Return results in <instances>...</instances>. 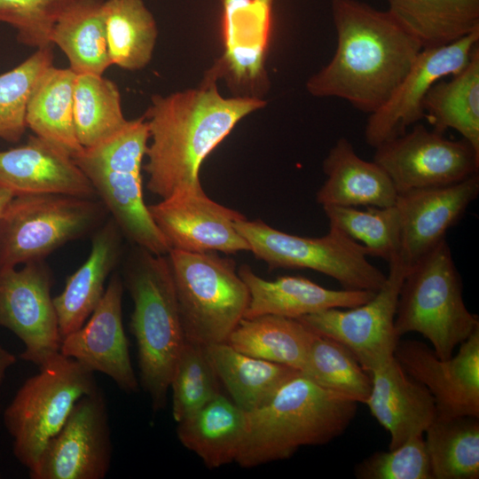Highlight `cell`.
Returning a JSON list of instances; mask_svg holds the SVG:
<instances>
[{
	"mask_svg": "<svg viewBox=\"0 0 479 479\" xmlns=\"http://www.w3.org/2000/svg\"><path fill=\"white\" fill-rule=\"evenodd\" d=\"M354 473L359 479H432L423 435L372 454L355 467Z\"/></svg>",
	"mask_w": 479,
	"mask_h": 479,
	"instance_id": "60d3db41",
	"label": "cell"
},
{
	"mask_svg": "<svg viewBox=\"0 0 479 479\" xmlns=\"http://www.w3.org/2000/svg\"><path fill=\"white\" fill-rule=\"evenodd\" d=\"M423 109L434 130L444 134L448 129L455 130L479 152L478 45L461 71L428 90Z\"/></svg>",
	"mask_w": 479,
	"mask_h": 479,
	"instance_id": "4dcf8cb0",
	"label": "cell"
},
{
	"mask_svg": "<svg viewBox=\"0 0 479 479\" xmlns=\"http://www.w3.org/2000/svg\"><path fill=\"white\" fill-rule=\"evenodd\" d=\"M16 361L17 359L12 353L0 346V387L6 376L8 370L16 363Z\"/></svg>",
	"mask_w": 479,
	"mask_h": 479,
	"instance_id": "b9f144b4",
	"label": "cell"
},
{
	"mask_svg": "<svg viewBox=\"0 0 479 479\" xmlns=\"http://www.w3.org/2000/svg\"><path fill=\"white\" fill-rule=\"evenodd\" d=\"M102 4L103 0H75L53 27L51 44L65 53L76 75H103L112 66Z\"/></svg>",
	"mask_w": 479,
	"mask_h": 479,
	"instance_id": "1f68e13d",
	"label": "cell"
},
{
	"mask_svg": "<svg viewBox=\"0 0 479 479\" xmlns=\"http://www.w3.org/2000/svg\"><path fill=\"white\" fill-rule=\"evenodd\" d=\"M216 80L208 72L198 87L151 98L144 115L150 134L144 169L148 190L161 200L202 191L204 160L240 121L266 105L256 97L224 98Z\"/></svg>",
	"mask_w": 479,
	"mask_h": 479,
	"instance_id": "6da1fadb",
	"label": "cell"
},
{
	"mask_svg": "<svg viewBox=\"0 0 479 479\" xmlns=\"http://www.w3.org/2000/svg\"><path fill=\"white\" fill-rule=\"evenodd\" d=\"M107 52L112 65L135 71L152 59L158 30L143 0H106L102 4Z\"/></svg>",
	"mask_w": 479,
	"mask_h": 479,
	"instance_id": "d6a6232c",
	"label": "cell"
},
{
	"mask_svg": "<svg viewBox=\"0 0 479 479\" xmlns=\"http://www.w3.org/2000/svg\"><path fill=\"white\" fill-rule=\"evenodd\" d=\"M247 412L222 393L177 423L180 443L210 469L235 462L246 436Z\"/></svg>",
	"mask_w": 479,
	"mask_h": 479,
	"instance_id": "484cf974",
	"label": "cell"
},
{
	"mask_svg": "<svg viewBox=\"0 0 479 479\" xmlns=\"http://www.w3.org/2000/svg\"><path fill=\"white\" fill-rule=\"evenodd\" d=\"M476 417L439 418L424 438L432 479L479 477V422Z\"/></svg>",
	"mask_w": 479,
	"mask_h": 479,
	"instance_id": "836d02e7",
	"label": "cell"
},
{
	"mask_svg": "<svg viewBox=\"0 0 479 479\" xmlns=\"http://www.w3.org/2000/svg\"><path fill=\"white\" fill-rule=\"evenodd\" d=\"M387 1V11L422 48L445 45L479 29V0Z\"/></svg>",
	"mask_w": 479,
	"mask_h": 479,
	"instance_id": "f546056e",
	"label": "cell"
},
{
	"mask_svg": "<svg viewBox=\"0 0 479 479\" xmlns=\"http://www.w3.org/2000/svg\"><path fill=\"white\" fill-rule=\"evenodd\" d=\"M273 0H222L224 52L208 71L242 90V96L260 98L267 88L264 68Z\"/></svg>",
	"mask_w": 479,
	"mask_h": 479,
	"instance_id": "d6986e66",
	"label": "cell"
},
{
	"mask_svg": "<svg viewBox=\"0 0 479 479\" xmlns=\"http://www.w3.org/2000/svg\"><path fill=\"white\" fill-rule=\"evenodd\" d=\"M219 383L206 347L185 340L169 387L175 421L190 417L221 393Z\"/></svg>",
	"mask_w": 479,
	"mask_h": 479,
	"instance_id": "74e56055",
	"label": "cell"
},
{
	"mask_svg": "<svg viewBox=\"0 0 479 479\" xmlns=\"http://www.w3.org/2000/svg\"><path fill=\"white\" fill-rule=\"evenodd\" d=\"M371 376L372 389L365 404L389 432V449L424 435L437 417L435 400L427 388L410 377L395 357Z\"/></svg>",
	"mask_w": 479,
	"mask_h": 479,
	"instance_id": "7402d4cb",
	"label": "cell"
},
{
	"mask_svg": "<svg viewBox=\"0 0 479 479\" xmlns=\"http://www.w3.org/2000/svg\"><path fill=\"white\" fill-rule=\"evenodd\" d=\"M112 439L103 390L82 397L48 442L31 479H103L112 460Z\"/></svg>",
	"mask_w": 479,
	"mask_h": 479,
	"instance_id": "4fadbf2b",
	"label": "cell"
},
{
	"mask_svg": "<svg viewBox=\"0 0 479 479\" xmlns=\"http://www.w3.org/2000/svg\"><path fill=\"white\" fill-rule=\"evenodd\" d=\"M167 258L185 340L203 346L226 342L249 302L233 260L176 249Z\"/></svg>",
	"mask_w": 479,
	"mask_h": 479,
	"instance_id": "52a82bcc",
	"label": "cell"
},
{
	"mask_svg": "<svg viewBox=\"0 0 479 479\" xmlns=\"http://www.w3.org/2000/svg\"><path fill=\"white\" fill-rule=\"evenodd\" d=\"M357 409V402L299 373L266 404L247 412L235 462L249 468L288 459L302 446L326 444L349 428Z\"/></svg>",
	"mask_w": 479,
	"mask_h": 479,
	"instance_id": "3957f363",
	"label": "cell"
},
{
	"mask_svg": "<svg viewBox=\"0 0 479 479\" xmlns=\"http://www.w3.org/2000/svg\"><path fill=\"white\" fill-rule=\"evenodd\" d=\"M123 280L114 272L89 318L61 340L59 352L94 373L106 374L126 393L138 390L122 325Z\"/></svg>",
	"mask_w": 479,
	"mask_h": 479,
	"instance_id": "ac0fdd59",
	"label": "cell"
},
{
	"mask_svg": "<svg viewBox=\"0 0 479 479\" xmlns=\"http://www.w3.org/2000/svg\"><path fill=\"white\" fill-rule=\"evenodd\" d=\"M238 273L249 293L244 318L275 315L300 318L327 309L356 307L375 294L367 290L329 289L297 276L267 280L246 264L240 267Z\"/></svg>",
	"mask_w": 479,
	"mask_h": 479,
	"instance_id": "603a6c76",
	"label": "cell"
},
{
	"mask_svg": "<svg viewBox=\"0 0 479 479\" xmlns=\"http://www.w3.org/2000/svg\"><path fill=\"white\" fill-rule=\"evenodd\" d=\"M75 77L76 74L70 67L50 66L37 79L26 110L27 128L72 157L82 150L74 123Z\"/></svg>",
	"mask_w": 479,
	"mask_h": 479,
	"instance_id": "83f0119b",
	"label": "cell"
},
{
	"mask_svg": "<svg viewBox=\"0 0 479 479\" xmlns=\"http://www.w3.org/2000/svg\"><path fill=\"white\" fill-rule=\"evenodd\" d=\"M149 137L145 116L128 120L117 133L94 146L82 148L73 159L122 233L137 247L167 255L170 247L143 196L141 169Z\"/></svg>",
	"mask_w": 479,
	"mask_h": 479,
	"instance_id": "5b68a950",
	"label": "cell"
},
{
	"mask_svg": "<svg viewBox=\"0 0 479 479\" xmlns=\"http://www.w3.org/2000/svg\"><path fill=\"white\" fill-rule=\"evenodd\" d=\"M53 65L52 46L36 49L12 69L0 75V138L16 143L26 129L30 93L41 75Z\"/></svg>",
	"mask_w": 479,
	"mask_h": 479,
	"instance_id": "f35d334b",
	"label": "cell"
},
{
	"mask_svg": "<svg viewBox=\"0 0 479 479\" xmlns=\"http://www.w3.org/2000/svg\"><path fill=\"white\" fill-rule=\"evenodd\" d=\"M331 9L337 47L306 89L370 114L389 98L423 48L388 11L358 0H332Z\"/></svg>",
	"mask_w": 479,
	"mask_h": 479,
	"instance_id": "7a4b0ae2",
	"label": "cell"
},
{
	"mask_svg": "<svg viewBox=\"0 0 479 479\" xmlns=\"http://www.w3.org/2000/svg\"><path fill=\"white\" fill-rule=\"evenodd\" d=\"M329 227H334L364 246L369 255L387 262L398 255L401 223L395 205L389 207L323 206Z\"/></svg>",
	"mask_w": 479,
	"mask_h": 479,
	"instance_id": "8d00e7d4",
	"label": "cell"
},
{
	"mask_svg": "<svg viewBox=\"0 0 479 479\" xmlns=\"http://www.w3.org/2000/svg\"><path fill=\"white\" fill-rule=\"evenodd\" d=\"M313 381L357 403L365 404L372 389L371 373L341 342L316 334L302 371Z\"/></svg>",
	"mask_w": 479,
	"mask_h": 479,
	"instance_id": "d590c367",
	"label": "cell"
},
{
	"mask_svg": "<svg viewBox=\"0 0 479 479\" xmlns=\"http://www.w3.org/2000/svg\"><path fill=\"white\" fill-rule=\"evenodd\" d=\"M122 235L113 218L103 223L94 232L89 256L53 297L61 340L82 326L101 300L121 256Z\"/></svg>",
	"mask_w": 479,
	"mask_h": 479,
	"instance_id": "cb8c5ba5",
	"label": "cell"
},
{
	"mask_svg": "<svg viewBox=\"0 0 479 479\" xmlns=\"http://www.w3.org/2000/svg\"><path fill=\"white\" fill-rule=\"evenodd\" d=\"M75 0H0V22L13 27L20 43L36 49L52 46L51 32Z\"/></svg>",
	"mask_w": 479,
	"mask_h": 479,
	"instance_id": "ab89813d",
	"label": "cell"
},
{
	"mask_svg": "<svg viewBox=\"0 0 479 479\" xmlns=\"http://www.w3.org/2000/svg\"><path fill=\"white\" fill-rule=\"evenodd\" d=\"M148 209L170 250L225 254L250 250L234 225L244 216L214 201L204 190L174 194L148 205Z\"/></svg>",
	"mask_w": 479,
	"mask_h": 479,
	"instance_id": "e0dca14e",
	"label": "cell"
},
{
	"mask_svg": "<svg viewBox=\"0 0 479 479\" xmlns=\"http://www.w3.org/2000/svg\"><path fill=\"white\" fill-rule=\"evenodd\" d=\"M121 94L103 75H76L74 89V123L82 148L94 146L122 130L124 117Z\"/></svg>",
	"mask_w": 479,
	"mask_h": 479,
	"instance_id": "e575fe53",
	"label": "cell"
},
{
	"mask_svg": "<svg viewBox=\"0 0 479 479\" xmlns=\"http://www.w3.org/2000/svg\"><path fill=\"white\" fill-rule=\"evenodd\" d=\"M235 228L251 252L270 268L310 269L336 279L345 289L376 292L387 275L371 263L367 249L336 228L319 238L279 231L261 220L242 217Z\"/></svg>",
	"mask_w": 479,
	"mask_h": 479,
	"instance_id": "30bf717a",
	"label": "cell"
},
{
	"mask_svg": "<svg viewBox=\"0 0 479 479\" xmlns=\"http://www.w3.org/2000/svg\"><path fill=\"white\" fill-rule=\"evenodd\" d=\"M51 287L43 261L0 269V326L24 344L20 358L38 367L59 353L61 343Z\"/></svg>",
	"mask_w": 479,
	"mask_h": 479,
	"instance_id": "5bb4252c",
	"label": "cell"
},
{
	"mask_svg": "<svg viewBox=\"0 0 479 479\" xmlns=\"http://www.w3.org/2000/svg\"><path fill=\"white\" fill-rule=\"evenodd\" d=\"M0 186L14 196L59 193L98 199L73 157L35 135L23 145L0 151Z\"/></svg>",
	"mask_w": 479,
	"mask_h": 479,
	"instance_id": "44dd1931",
	"label": "cell"
},
{
	"mask_svg": "<svg viewBox=\"0 0 479 479\" xmlns=\"http://www.w3.org/2000/svg\"><path fill=\"white\" fill-rule=\"evenodd\" d=\"M205 347L220 382L231 399L246 412L263 406L287 381L301 373L241 353L225 342Z\"/></svg>",
	"mask_w": 479,
	"mask_h": 479,
	"instance_id": "4316f807",
	"label": "cell"
},
{
	"mask_svg": "<svg viewBox=\"0 0 479 479\" xmlns=\"http://www.w3.org/2000/svg\"><path fill=\"white\" fill-rule=\"evenodd\" d=\"M383 286L366 302L332 308L299 319L318 334L347 347L363 368L372 373L393 357L399 336L395 318L400 289L408 268L398 255L390 259Z\"/></svg>",
	"mask_w": 479,
	"mask_h": 479,
	"instance_id": "8fae6325",
	"label": "cell"
},
{
	"mask_svg": "<svg viewBox=\"0 0 479 479\" xmlns=\"http://www.w3.org/2000/svg\"><path fill=\"white\" fill-rule=\"evenodd\" d=\"M315 335L297 318L263 315L243 318L225 342L246 355L302 373Z\"/></svg>",
	"mask_w": 479,
	"mask_h": 479,
	"instance_id": "f1b7e54d",
	"label": "cell"
},
{
	"mask_svg": "<svg viewBox=\"0 0 479 479\" xmlns=\"http://www.w3.org/2000/svg\"><path fill=\"white\" fill-rule=\"evenodd\" d=\"M326 179L316 200L323 206L389 207L397 192L388 173L375 161L360 158L352 144L339 138L323 161Z\"/></svg>",
	"mask_w": 479,
	"mask_h": 479,
	"instance_id": "d4e9b609",
	"label": "cell"
},
{
	"mask_svg": "<svg viewBox=\"0 0 479 479\" xmlns=\"http://www.w3.org/2000/svg\"><path fill=\"white\" fill-rule=\"evenodd\" d=\"M373 161L401 193L452 185L478 174L479 152L464 138L451 140L416 123L410 132L375 147Z\"/></svg>",
	"mask_w": 479,
	"mask_h": 479,
	"instance_id": "7c38bea8",
	"label": "cell"
},
{
	"mask_svg": "<svg viewBox=\"0 0 479 479\" xmlns=\"http://www.w3.org/2000/svg\"><path fill=\"white\" fill-rule=\"evenodd\" d=\"M14 197L12 192H11L9 190L0 186V218L5 210L7 205L12 200V199Z\"/></svg>",
	"mask_w": 479,
	"mask_h": 479,
	"instance_id": "7bdbcfd3",
	"label": "cell"
},
{
	"mask_svg": "<svg viewBox=\"0 0 479 479\" xmlns=\"http://www.w3.org/2000/svg\"><path fill=\"white\" fill-rule=\"evenodd\" d=\"M478 327V317L464 302L460 276L444 240L407 270L397 306V334L419 333L437 357L447 359Z\"/></svg>",
	"mask_w": 479,
	"mask_h": 479,
	"instance_id": "8992f818",
	"label": "cell"
},
{
	"mask_svg": "<svg viewBox=\"0 0 479 479\" xmlns=\"http://www.w3.org/2000/svg\"><path fill=\"white\" fill-rule=\"evenodd\" d=\"M98 388L94 373L60 352L40 366L3 412L18 461L31 470L77 401Z\"/></svg>",
	"mask_w": 479,
	"mask_h": 479,
	"instance_id": "ba28073f",
	"label": "cell"
},
{
	"mask_svg": "<svg viewBox=\"0 0 479 479\" xmlns=\"http://www.w3.org/2000/svg\"><path fill=\"white\" fill-rule=\"evenodd\" d=\"M441 359L432 348L415 340L399 341L394 357L405 373L432 395L439 418H479V327Z\"/></svg>",
	"mask_w": 479,
	"mask_h": 479,
	"instance_id": "2e32d148",
	"label": "cell"
},
{
	"mask_svg": "<svg viewBox=\"0 0 479 479\" xmlns=\"http://www.w3.org/2000/svg\"><path fill=\"white\" fill-rule=\"evenodd\" d=\"M106 211L98 199L14 196L0 218V269L43 261L66 243L95 232Z\"/></svg>",
	"mask_w": 479,
	"mask_h": 479,
	"instance_id": "9c48e42d",
	"label": "cell"
},
{
	"mask_svg": "<svg viewBox=\"0 0 479 479\" xmlns=\"http://www.w3.org/2000/svg\"><path fill=\"white\" fill-rule=\"evenodd\" d=\"M479 29L451 43L423 48L389 98L369 114L366 143L375 148L425 118L423 100L439 80L461 71L478 45Z\"/></svg>",
	"mask_w": 479,
	"mask_h": 479,
	"instance_id": "9a60e30c",
	"label": "cell"
},
{
	"mask_svg": "<svg viewBox=\"0 0 479 479\" xmlns=\"http://www.w3.org/2000/svg\"><path fill=\"white\" fill-rule=\"evenodd\" d=\"M1 477V476H0Z\"/></svg>",
	"mask_w": 479,
	"mask_h": 479,
	"instance_id": "ee69618b",
	"label": "cell"
},
{
	"mask_svg": "<svg viewBox=\"0 0 479 479\" xmlns=\"http://www.w3.org/2000/svg\"><path fill=\"white\" fill-rule=\"evenodd\" d=\"M124 277L134 304L130 328L137 343L139 383L157 412L166 404L185 342L167 255L137 247Z\"/></svg>",
	"mask_w": 479,
	"mask_h": 479,
	"instance_id": "277c9868",
	"label": "cell"
},
{
	"mask_svg": "<svg viewBox=\"0 0 479 479\" xmlns=\"http://www.w3.org/2000/svg\"><path fill=\"white\" fill-rule=\"evenodd\" d=\"M478 194V174L448 185L397 193L395 206L401 223V262L409 269L446 240L447 231L461 219Z\"/></svg>",
	"mask_w": 479,
	"mask_h": 479,
	"instance_id": "ffe728a7",
	"label": "cell"
}]
</instances>
